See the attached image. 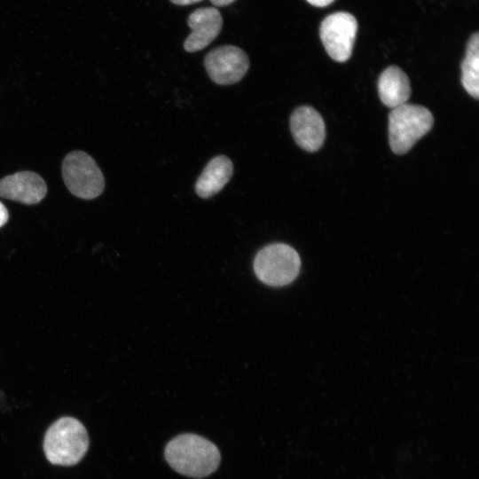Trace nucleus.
<instances>
[{"mask_svg": "<svg viewBox=\"0 0 479 479\" xmlns=\"http://www.w3.org/2000/svg\"><path fill=\"white\" fill-rule=\"evenodd\" d=\"M235 0H210V2L215 6H226L232 3H233Z\"/></svg>", "mask_w": 479, "mask_h": 479, "instance_id": "obj_17", "label": "nucleus"}, {"mask_svg": "<svg viewBox=\"0 0 479 479\" xmlns=\"http://www.w3.org/2000/svg\"><path fill=\"white\" fill-rule=\"evenodd\" d=\"M461 83L466 91L475 98L479 96V34H473L467 44L466 55L461 63Z\"/></svg>", "mask_w": 479, "mask_h": 479, "instance_id": "obj_13", "label": "nucleus"}, {"mask_svg": "<svg viewBox=\"0 0 479 479\" xmlns=\"http://www.w3.org/2000/svg\"><path fill=\"white\" fill-rule=\"evenodd\" d=\"M9 219V213L6 207L0 201V228L3 227Z\"/></svg>", "mask_w": 479, "mask_h": 479, "instance_id": "obj_14", "label": "nucleus"}, {"mask_svg": "<svg viewBox=\"0 0 479 479\" xmlns=\"http://www.w3.org/2000/svg\"><path fill=\"white\" fill-rule=\"evenodd\" d=\"M89 442L84 425L74 417L64 416L48 428L43 448L50 463L69 467L82 459L89 449Z\"/></svg>", "mask_w": 479, "mask_h": 479, "instance_id": "obj_2", "label": "nucleus"}, {"mask_svg": "<svg viewBox=\"0 0 479 479\" xmlns=\"http://www.w3.org/2000/svg\"><path fill=\"white\" fill-rule=\"evenodd\" d=\"M164 457L177 473L193 478L213 474L221 461L220 452L212 442L192 433L172 438L165 446Z\"/></svg>", "mask_w": 479, "mask_h": 479, "instance_id": "obj_1", "label": "nucleus"}, {"mask_svg": "<svg viewBox=\"0 0 479 479\" xmlns=\"http://www.w3.org/2000/svg\"><path fill=\"white\" fill-rule=\"evenodd\" d=\"M378 91L382 103L395 108L407 102L411 95L410 82L405 73L396 66L387 67L378 80Z\"/></svg>", "mask_w": 479, "mask_h": 479, "instance_id": "obj_12", "label": "nucleus"}, {"mask_svg": "<svg viewBox=\"0 0 479 479\" xmlns=\"http://www.w3.org/2000/svg\"><path fill=\"white\" fill-rule=\"evenodd\" d=\"M210 79L219 85L240 82L249 67L247 53L234 45H222L211 50L204 59Z\"/></svg>", "mask_w": 479, "mask_h": 479, "instance_id": "obj_7", "label": "nucleus"}, {"mask_svg": "<svg viewBox=\"0 0 479 479\" xmlns=\"http://www.w3.org/2000/svg\"><path fill=\"white\" fill-rule=\"evenodd\" d=\"M169 1L177 5H189L195 3H199L202 0H169Z\"/></svg>", "mask_w": 479, "mask_h": 479, "instance_id": "obj_16", "label": "nucleus"}, {"mask_svg": "<svg viewBox=\"0 0 479 479\" xmlns=\"http://www.w3.org/2000/svg\"><path fill=\"white\" fill-rule=\"evenodd\" d=\"M290 130L296 144L305 151L315 152L325 141V122L319 113L310 106H300L293 112Z\"/></svg>", "mask_w": 479, "mask_h": 479, "instance_id": "obj_8", "label": "nucleus"}, {"mask_svg": "<svg viewBox=\"0 0 479 479\" xmlns=\"http://www.w3.org/2000/svg\"><path fill=\"white\" fill-rule=\"evenodd\" d=\"M46 192L44 180L32 171L17 172L0 180V196L23 204H36Z\"/></svg>", "mask_w": 479, "mask_h": 479, "instance_id": "obj_10", "label": "nucleus"}, {"mask_svg": "<svg viewBox=\"0 0 479 479\" xmlns=\"http://www.w3.org/2000/svg\"><path fill=\"white\" fill-rule=\"evenodd\" d=\"M309 4L317 7H325L332 4L334 0H306Z\"/></svg>", "mask_w": 479, "mask_h": 479, "instance_id": "obj_15", "label": "nucleus"}, {"mask_svg": "<svg viewBox=\"0 0 479 479\" xmlns=\"http://www.w3.org/2000/svg\"><path fill=\"white\" fill-rule=\"evenodd\" d=\"M191 34L184 43L188 52L200 51L213 42L223 27V18L215 7L199 8L192 12L187 19Z\"/></svg>", "mask_w": 479, "mask_h": 479, "instance_id": "obj_9", "label": "nucleus"}, {"mask_svg": "<svg viewBox=\"0 0 479 479\" xmlns=\"http://www.w3.org/2000/svg\"><path fill=\"white\" fill-rule=\"evenodd\" d=\"M62 177L70 192L81 199L97 198L105 188L104 176L98 164L82 151L71 152L65 157Z\"/></svg>", "mask_w": 479, "mask_h": 479, "instance_id": "obj_5", "label": "nucleus"}, {"mask_svg": "<svg viewBox=\"0 0 479 479\" xmlns=\"http://www.w3.org/2000/svg\"><path fill=\"white\" fill-rule=\"evenodd\" d=\"M301 259L290 246L275 243L261 249L254 261L257 278L266 285L282 287L291 283L298 275Z\"/></svg>", "mask_w": 479, "mask_h": 479, "instance_id": "obj_4", "label": "nucleus"}, {"mask_svg": "<svg viewBox=\"0 0 479 479\" xmlns=\"http://www.w3.org/2000/svg\"><path fill=\"white\" fill-rule=\"evenodd\" d=\"M431 112L421 106L405 103L392 108L389 115V140L397 154L407 153L432 128Z\"/></svg>", "mask_w": 479, "mask_h": 479, "instance_id": "obj_3", "label": "nucleus"}, {"mask_svg": "<svg viewBox=\"0 0 479 479\" xmlns=\"http://www.w3.org/2000/svg\"><path fill=\"white\" fill-rule=\"evenodd\" d=\"M232 161L225 155L212 158L195 184L196 193L203 199L218 193L232 176Z\"/></svg>", "mask_w": 479, "mask_h": 479, "instance_id": "obj_11", "label": "nucleus"}, {"mask_svg": "<svg viewBox=\"0 0 479 479\" xmlns=\"http://www.w3.org/2000/svg\"><path fill=\"white\" fill-rule=\"evenodd\" d=\"M357 31L356 18L349 12H338L325 18L319 35L328 55L335 61L345 62L351 56Z\"/></svg>", "mask_w": 479, "mask_h": 479, "instance_id": "obj_6", "label": "nucleus"}]
</instances>
